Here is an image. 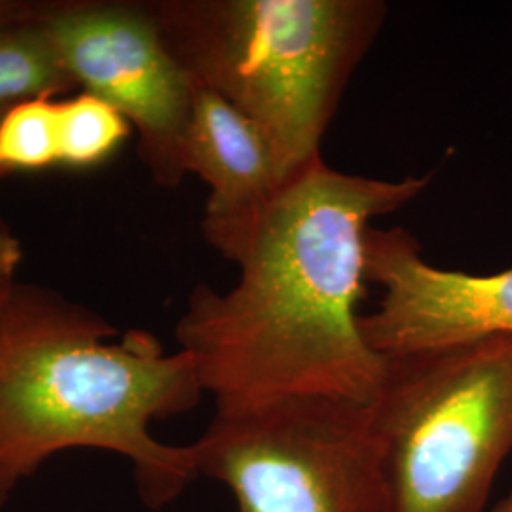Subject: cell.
<instances>
[{
    "label": "cell",
    "mask_w": 512,
    "mask_h": 512,
    "mask_svg": "<svg viewBox=\"0 0 512 512\" xmlns=\"http://www.w3.org/2000/svg\"><path fill=\"white\" fill-rule=\"evenodd\" d=\"M427 186L429 177L351 175L321 158L281 188L222 253L238 281L222 293L198 285L175 327L215 412L287 399L372 406L385 357L361 330L366 230Z\"/></svg>",
    "instance_id": "cell-1"
},
{
    "label": "cell",
    "mask_w": 512,
    "mask_h": 512,
    "mask_svg": "<svg viewBox=\"0 0 512 512\" xmlns=\"http://www.w3.org/2000/svg\"><path fill=\"white\" fill-rule=\"evenodd\" d=\"M198 370L147 330L120 334L99 313L14 281L0 306V509L55 454L128 459L139 497L162 509L198 469L192 446L156 439L154 421L196 408Z\"/></svg>",
    "instance_id": "cell-2"
},
{
    "label": "cell",
    "mask_w": 512,
    "mask_h": 512,
    "mask_svg": "<svg viewBox=\"0 0 512 512\" xmlns=\"http://www.w3.org/2000/svg\"><path fill=\"white\" fill-rule=\"evenodd\" d=\"M196 86L253 120L287 184L321 143L387 18L382 0H147Z\"/></svg>",
    "instance_id": "cell-3"
},
{
    "label": "cell",
    "mask_w": 512,
    "mask_h": 512,
    "mask_svg": "<svg viewBox=\"0 0 512 512\" xmlns=\"http://www.w3.org/2000/svg\"><path fill=\"white\" fill-rule=\"evenodd\" d=\"M384 357L370 421L389 512H486L512 450V334Z\"/></svg>",
    "instance_id": "cell-4"
},
{
    "label": "cell",
    "mask_w": 512,
    "mask_h": 512,
    "mask_svg": "<svg viewBox=\"0 0 512 512\" xmlns=\"http://www.w3.org/2000/svg\"><path fill=\"white\" fill-rule=\"evenodd\" d=\"M198 475L238 512H389L370 406L287 399L215 412L192 442Z\"/></svg>",
    "instance_id": "cell-5"
},
{
    "label": "cell",
    "mask_w": 512,
    "mask_h": 512,
    "mask_svg": "<svg viewBox=\"0 0 512 512\" xmlns=\"http://www.w3.org/2000/svg\"><path fill=\"white\" fill-rule=\"evenodd\" d=\"M38 21L76 88L107 101L137 131L154 183L179 186L196 84L165 46L148 2H44Z\"/></svg>",
    "instance_id": "cell-6"
},
{
    "label": "cell",
    "mask_w": 512,
    "mask_h": 512,
    "mask_svg": "<svg viewBox=\"0 0 512 512\" xmlns=\"http://www.w3.org/2000/svg\"><path fill=\"white\" fill-rule=\"evenodd\" d=\"M365 277L382 289L376 310L361 315L366 344L380 355L512 334V268L490 275L439 268L403 228L370 226Z\"/></svg>",
    "instance_id": "cell-7"
},
{
    "label": "cell",
    "mask_w": 512,
    "mask_h": 512,
    "mask_svg": "<svg viewBox=\"0 0 512 512\" xmlns=\"http://www.w3.org/2000/svg\"><path fill=\"white\" fill-rule=\"evenodd\" d=\"M183 164L209 188L202 230L220 255L245 236L285 183L274 152L253 120L196 86L184 135Z\"/></svg>",
    "instance_id": "cell-8"
},
{
    "label": "cell",
    "mask_w": 512,
    "mask_h": 512,
    "mask_svg": "<svg viewBox=\"0 0 512 512\" xmlns=\"http://www.w3.org/2000/svg\"><path fill=\"white\" fill-rule=\"evenodd\" d=\"M38 16L0 31V109L76 90Z\"/></svg>",
    "instance_id": "cell-9"
},
{
    "label": "cell",
    "mask_w": 512,
    "mask_h": 512,
    "mask_svg": "<svg viewBox=\"0 0 512 512\" xmlns=\"http://www.w3.org/2000/svg\"><path fill=\"white\" fill-rule=\"evenodd\" d=\"M131 131L128 120L97 95L78 92L57 101L59 165L90 169L105 164Z\"/></svg>",
    "instance_id": "cell-10"
},
{
    "label": "cell",
    "mask_w": 512,
    "mask_h": 512,
    "mask_svg": "<svg viewBox=\"0 0 512 512\" xmlns=\"http://www.w3.org/2000/svg\"><path fill=\"white\" fill-rule=\"evenodd\" d=\"M59 165L57 101L27 99L12 105L0 118V169L42 171Z\"/></svg>",
    "instance_id": "cell-11"
},
{
    "label": "cell",
    "mask_w": 512,
    "mask_h": 512,
    "mask_svg": "<svg viewBox=\"0 0 512 512\" xmlns=\"http://www.w3.org/2000/svg\"><path fill=\"white\" fill-rule=\"evenodd\" d=\"M21 260V241L6 224L0 222V277H16Z\"/></svg>",
    "instance_id": "cell-12"
},
{
    "label": "cell",
    "mask_w": 512,
    "mask_h": 512,
    "mask_svg": "<svg viewBox=\"0 0 512 512\" xmlns=\"http://www.w3.org/2000/svg\"><path fill=\"white\" fill-rule=\"evenodd\" d=\"M44 2H27V0H0V31L10 29L19 23L37 18Z\"/></svg>",
    "instance_id": "cell-13"
},
{
    "label": "cell",
    "mask_w": 512,
    "mask_h": 512,
    "mask_svg": "<svg viewBox=\"0 0 512 512\" xmlns=\"http://www.w3.org/2000/svg\"><path fill=\"white\" fill-rule=\"evenodd\" d=\"M14 281H16V277H0V306L10 291V287L14 285Z\"/></svg>",
    "instance_id": "cell-14"
},
{
    "label": "cell",
    "mask_w": 512,
    "mask_h": 512,
    "mask_svg": "<svg viewBox=\"0 0 512 512\" xmlns=\"http://www.w3.org/2000/svg\"><path fill=\"white\" fill-rule=\"evenodd\" d=\"M486 512H512V494L507 495L503 501H499L494 509Z\"/></svg>",
    "instance_id": "cell-15"
},
{
    "label": "cell",
    "mask_w": 512,
    "mask_h": 512,
    "mask_svg": "<svg viewBox=\"0 0 512 512\" xmlns=\"http://www.w3.org/2000/svg\"><path fill=\"white\" fill-rule=\"evenodd\" d=\"M8 109H10V107H2V109H0V118H2V114H4ZM2 177H6V173L0 169V179H2Z\"/></svg>",
    "instance_id": "cell-16"
}]
</instances>
